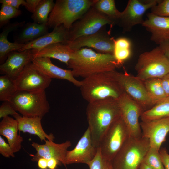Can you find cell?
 I'll return each instance as SVG.
<instances>
[{"label": "cell", "mask_w": 169, "mask_h": 169, "mask_svg": "<svg viewBox=\"0 0 169 169\" xmlns=\"http://www.w3.org/2000/svg\"><path fill=\"white\" fill-rule=\"evenodd\" d=\"M68 67L74 77L86 78L92 75L115 70L117 67L112 54H104L83 48L74 50Z\"/></svg>", "instance_id": "cell-1"}, {"label": "cell", "mask_w": 169, "mask_h": 169, "mask_svg": "<svg viewBox=\"0 0 169 169\" xmlns=\"http://www.w3.org/2000/svg\"><path fill=\"white\" fill-rule=\"evenodd\" d=\"M86 115L93 142L98 148L106 131L120 116L117 100L108 98L88 103Z\"/></svg>", "instance_id": "cell-2"}, {"label": "cell", "mask_w": 169, "mask_h": 169, "mask_svg": "<svg viewBox=\"0 0 169 169\" xmlns=\"http://www.w3.org/2000/svg\"><path fill=\"white\" fill-rule=\"evenodd\" d=\"M81 82V94L88 103L108 98L117 100L124 92L109 72L92 75Z\"/></svg>", "instance_id": "cell-3"}, {"label": "cell", "mask_w": 169, "mask_h": 169, "mask_svg": "<svg viewBox=\"0 0 169 169\" xmlns=\"http://www.w3.org/2000/svg\"><path fill=\"white\" fill-rule=\"evenodd\" d=\"M96 0H57L47 22L49 28L63 25L69 30L94 4Z\"/></svg>", "instance_id": "cell-4"}, {"label": "cell", "mask_w": 169, "mask_h": 169, "mask_svg": "<svg viewBox=\"0 0 169 169\" xmlns=\"http://www.w3.org/2000/svg\"><path fill=\"white\" fill-rule=\"evenodd\" d=\"M150 147L148 139L130 136L111 161L112 169H138Z\"/></svg>", "instance_id": "cell-5"}, {"label": "cell", "mask_w": 169, "mask_h": 169, "mask_svg": "<svg viewBox=\"0 0 169 169\" xmlns=\"http://www.w3.org/2000/svg\"><path fill=\"white\" fill-rule=\"evenodd\" d=\"M8 101L16 111L24 117L42 118L50 109L45 90H17Z\"/></svg>", "instance_id": "cell-6"}, {"label": "cell", "mask_w": 169, "mask_h": 169, "mask_svg": "<svg viewBox=\"0 0 169 169\" xmlns=\"http://www.w3.org/2000/svg\"><path fill=\"white\" fill-rule=\"evenodd\" d=\"M135 69L136 76L143 81L151 78L161 79L169 73V60L158 46L140 55Z\"/></svg>", "instance_id": "cell-7"}, {"label": "cell", "mask_w": 169, "mask_h": 169, "mask_svg": "<svg viewBox=\"0 0 169 169\" xmlns=\"http://www.w3.org/2000/svg\"><path fill=\"white\" fill-rule=\"evenodd\" d=\"M114 24L113 21L93 5L70 28L68 42L95 33L106 25Z\"/></svg>", "instance_id": "cell-8"}, {"label": "cell", "mask_w": 169, "mask_h": 169, "mask_svg": "<svg viewBox=\"0 0 169 169\" xmlns=\"http://www.w3.org/2000/svg\"><path fill=\"white\" fill-rule=\"evenodd\" d=\"M130 136L120 116L110 125L102 136L99 146L103 158L111 161Z\"/></svg>", "instance_id": "cell-9"}, {"label": "cell", "mask_w": 169, "mask_h": 169, "mask_svg": "<svg viewBox=\"0 0 169 169\" xmlns=\"http://www.w3.org/2000/svg\"><path fill=\"white\" fill-rule=\"evenodd\" d=\"M109 73L123 92L138 104L145 111L155 105L148 94L143 82L137 77L126 72L121 73L115 70Z\"/></svg>", "instance_id": "cell-10"}, {"label": "cell", "mask_w": 169, "mask_h": 169, "mask_svg": "<svg viewBox=\"0 0 169 169\" xmlns=\"http://www.w3.org/2000/svg\"><path fill=\"white\" fill-rule=\"evenodd\" d=\"M120 116L128 130L130 136H142L139 119L145 111L137 102L124 92L117 99Z\"/></svg>", "instance_id": "cell-11"}, {"label": "cell", "mask_w": 169, "mask_h": 169, "mask_svg": "<svg viewBox=\"0 0 169 169\" xmlns=\"http://www.w3.org/2000/svg\"><path fill=\"white\" fill-rule=\"evenodd\" d=\"M158 0H129L125 9L121 12L117 23L123 32L130 31L135 25L142 24L143 15L148 9L156 5Z\"/></svg>", "instance_id": "cell-12"}, {"label": "cell", "mask_w": 169, "mask_h": 169, "mask_svg": "<svg viewBox=\"0 0 169 169\" xmlns=\"http://www.w3.org/2000/svg\"><path fill=\"white\" fill-rule=\"evenodd\" d=\"M14 80L17 90L38 91L45 90L49 87L52 79L31 62Z\"/></svg>", "instance_id": "cell-13"}, {"label": "cell", "mask_w": 169, "mask_h": 169, "mask_svg": "<svg viewBox=\"0 0 169 169\" xmlns=\"http://www.w3.org/2000/svg\"><path fill=\"white\" fill-rule=\"evenodd\" d=\"M114 39L104 27L95 33L79 37L66 43L74 50L87 47L98 53L113 54Z\"/></svg>", "instance_id": "cell-14"}, {"label": "cell", "mask_w": 169, "mask_h": 169, "mask_svg": "<svg viewBox=\"0 0 169 169\" xmlns=\"http://www.w3.org/2000/svg\"><path fill=\"white\" fill-rule=\"evenodd\" d=\"M97 149L93 142L88 128L74 149L67 151L65 163L66 165L78 163L87 164L95 156Z\"/></svg>", "instance_id": "cell-15"}, {"label": "cell", "mask_w": 169, "mask_h": 169, "mask_svg": "<svg viewBox=\"0 0 169 169\" xmlns=\"http://www.w3.org/2000/svg\"><path fill=\"white\" fill-rule=\"evenodd\" d=\"M142 136L148 139L150 147L159 151L169 132V117L140 122Z\"/></svg>", "instance_id": "cell-16"}, {"label": "cell", "mask_w": 169, "mask_h": 169, "mask_svg": "<svg viewBox=\"0 0 169 169\" xmlns=\"http://www.w3.org/2000/svg\"><path fill=\"white\" fill-rule=\"evenodd\" d=\"M34 55L32 49L10 53L5 62L0 64V74L15 80L25 67L32 62Z\"/></svg>", "instance_id": "cell-17"}, {"label": "cell", "mask_w": 169, "mask_h": 169, "mask_svg": "<svg viewBox=\"0 0 169 169\" xmlns=\"http://www.w3.org/2000/svg\"><path fill=\"white\" fill-rule=\"evenodd\" d=\"M44 141L45 143L44 144L32 142L31 145L35 149L37 152L34 155H31L32 157L31 161L36 162L41 158L47 160L54 158L66 167L65 158L68 149L71 145V142L66 141L61 143L57 144L48 140Z\"/></svg>", "instance_id": "cell-18"}, {"label": "cell", "mask_w": 169, "mask_h": 169, "mask_svg": "<svg viewBox=\"0 0 169 169\" xmlns=\"http://www.w3.org/2000/svg\"><path fill=\"white\" fill-rule=\"evenodd\" d=\"M142 24L151 34L150 39L160 45L169 42V17L161 16L151 13Z\"/></svg>", "instance_id": "cell-19"}, {"label": "cell", "mask_w": 169, "mask_h": 169, "mask_svg": "<svg viewBox=\"0 0 169 169\" xmlns=\"http://www.w3.org/2000/svg\"><path fill=\"white\" fill-rule=\"evenodd\" d=\"M32 62L47 76L52 78L67 80L77 87H80L81 81L76 79L70 69H64L54 64L50 58L38 57L34 58Z\"/></svg>", "instance_id": "cell-20"}, {"label": "cell", "mask_w": 169, "mask_h": 169, "mask_svg": "<svg viewBox=\"0 0 169 169\" xmlns=\"http://www.w3.org/2000/svg\"><path fill=\"white\" fill-rule=\"evenodd\" d=\"M69 31L63 25L55 27L51 32L25 44L24 46L18 51L32 49L34 52H36L53 44L66 43L69 41Z\"/></svg>", "instance_id": "cell-21"}, {"label": "cell", "mask_w": 169, "mask_h": 169, "mask_svg": "<svg viewBox=\"0 0 169 169\" xmlns=\"http://www.w3.org/2000/svg\"><path fill=\"white\" fill-rule=\"evenodd\" d=\"M13 116L18 122L19 131L36 135L41 141H44L46 139L49 141H54V137L53 134L50 133L48 135L43 129L41 123L42 118L21 116L18 114Z\"/></svg>", "instance_id": "cell-22"}, {"label": "cell", "mask_w": 169, "mask_h": 169, "mask_svg": "<svg viewBox=\"0 0 169 169\" xmlns=\"http://www.w3.org/2000/svg\"><path fill=\"white\" fill-rule=\"evenodd\" d=\"M74 51L66 43H55L48 45L38 51H33L34 57L55 59L65 63L68 66L69 61L72 58Z\"/></svg>", "instance_id": "cell-23"}, {"label": "cell", "mask_w": 169, "mask_h": 169, "mask_svg": "<svg viewBox=\"0 0 169 169\" xmlns=\"http://www.w3.org/2000/svg\"><path fill=\"white\" fill-rule=\"evenodd\" d=\"M25 23L23 21L15 22L5 25L0 34V62L2 64L6 60L8 54L14 51H18L22 48L25 44L19 43L16 42H11L7 39L9 33L12 31H16Z\"/></svg>", "instance_id": "cell-24"}, {"label": "cell", "mask_w": 169, "mask_h": 169, "mask_svg": "<svg viewBox=\"0 0 169 169\" xmlns=\"http://www.w3.org/2000/svg\"><path fill=\"white\" fill-rule=\"evenodd\" d=\"M17 121L8 116L3 118L0 123V135L5 137L14 153L20 150L23 138L18 135Z\"/></svg>", "instance_id": "cell-25"}, {"label": "cell", "mask_w": 169, "mask_h": 169, "mask_svg": "<svg viewBox=\"0 0 169 169\" xmlns=\"http://www.w3.org/2000/svg\"><path fill=\"white\" fill-rule=\"evenodd\" d=\"M169 117V97L158 102L151 108L144 111L140 117L146 121Z\"/></svg>", "instance_id": "cell-26"}, {"label": "cell", "mask_w": 169, "mask_h": 169, "mask_svg": "<svg viewBox=\"0 0 169 169\" xmlns=\"http://www.w3.org/2000/svg\"><path fill=\"white\" fill-rule=\"evenodd\" d=\"M131 44L128 38L120 37L114 41L113 55L117 67L122 64L130 57Z\"/></svg>", "instance_id": "cell-27"}, {"label": "cell", "mask_w": 169, "mask_h": 169, "mask_svg": "<svg viewBox=\"0 0 169 169\" xmlns=\"http://www.w3.org/2000/svg\"><path fill=\"white\" fill-rule=\"evenodd\" d=\"M143 82L148 94L155 105L167 97L163 88L161 79L151 78Z\"/></svg>", "instance_id": "cell-28"}, {"label": "cell", "mask_w": 169, "mask_h": 169, "mask_svg": "<svg viewBox=\"0 0 169 169\" xmlns=\"http://www.w3.org/2000/svg\"><path fill=\"white\" fill-rule=\"evenodd\" d=\"M54 4L53 0H41L31 16L34 22L39 24L47 23Z\"/></svg>", "instance_id": "cell-29"}, {"label": "cell", "mask_w": 169, "mask_h": 169, "mask_svg": "<svg viewBox=\"0 0 169 169\" xmlns=\"http://www.w3.org/2000/svg\"><path fill=\"white\" fill-rule=\"evenodd\" d=\"M93 5L117 24L121 12L116 8L115 0H96Z\"/></svg>", "instance_id": "cell-30"}, {"label": "cell", "mask_w": 169, "mask_h": 169, "mask_svg": "<svg viewBox=\"0 0 169 169\" xmlns=\"http://www.w3.org/2000/svg\"><path fill=\"white\" fill-rule=\"evenodd\" d=\"M17 90L14 80L6 75L0 76L1 101H8Z\"/></svg>", "instance_id": "cell-31"}, {"label": "cell", "mask_w": 169, "mask_h": 169, "mask_svg": "<svg viewBox=\"0 0 169 169\" xmlns=\"http://www.w3.org/2000/svg\"><path fill=\"white\" fill-rule=\"evenodd\" d=\"M38 24L34 22L25 23L14 36V41L23 44L28 43L33 31Z\"/></svg>", "instance_id": "cell-32"}, {"label": "cell", "mask_w": 169, "mask_h": 169, "mask_svg": "<svg viewBox=\"0 0 169 169\" xmlns=\"http://www.w3.org/2000/svg\"><path fill=\"white\" fill-rule=\"evenodd\" d=\"M22 14V11L10 6L2 4L0 10V26L2 27L9 23L10 20Z\"/></svg>", "instance_id": "cell-33"}, {"label": "cell", "mask_w": 169, "mask_h": 169, "mask_svg": "<svg viewBox=\"0 0 169 169\" xmlns=\"http://www.w3.org/2000/svg\"><path fill=\"white\" fill-rule=\"evenodd\" d=\"M143 161L153 169H165L159 151L153 148L150 147Z\"/></svg>", "instance_id": "cell-34"}, {"label": "cell", "mask_w": 169, "mask_h": 169, "mask_svg": "<svg viewBox=\"0 0 169 169\" xmlns=\"http://www.w3.org/2000/svg\"><path fill=\"white\" fill-rule=\"evenodd\" d=\"M87 165L89 169H112L111 161L103 157L99 148L94 158Z\"/></svg>", "instance_id": "cell-35"}, {"label": "cell", "mask_w": 169, "mask_h": 169, "mask_svg": "<svg viewBox=\"0 0 169 169\" xmlns=\"http://www.w3.org/2000/svg\"><path fill=\"white\" fill-rule=\"evenodd\" d=\"M151 13L161 16L169 17V0H159L151 8Z\"/></svg>", "instance_id": "cell-36"}, {"label": "cell", "mask_w": 169, "mask_h": 169, "mask_svg": "<svg viewBox=\"0 0 169 169\" xmlns=\"http://www.w3.org/2000/svg\"><path fill=\"white\" fill-rule=\"evenodd\" d=\"M49 28L47 23L38 24L30 36L28 42L35 40L49 33Z\"/></svg>", "instance_id": "cell-37"}, {"label": "cell", "mask_w": 169, "mask_h": 169, "mask_svg": "<svg viewBox=\"0 0 169 169\" xmlns=\"http://www.w3.org/2000/svg\"><path fill=\"white\" fill-rule=\"evenodd\" d=\"M8 101L3 102L0 106V118H3L8 115H13L18 114Z\"/></svg>", "instance_id": "cell-38"}, {"label": "cell", "mask_w": 169, "mask_h": 169, "mask_svg": "<svg viewBox=\"0 0 169 169\" xmlns=\"http://www.w3.org/2000/svg\"><path fill=\"white\" fill-rule=\"evenodd\" d=\"M0 153L6 158H10L11 156L15 157L14 153L10 145L5 141L1 135L0 136Z\"/></svg>", "instance_id": "cell-39"}, {"label": "cell", "mask_w": 169, "mask_h": 169, "mask_svg": "<svg viewBox=\"0 0 169 169\" xmlns=\"http://www.w3.org/2000/svg\"><path fill=\"white\" fill-rule=\"evenodd\" d=\"M0 3L2 4L8 5L18 9H19L20 6H25L26 5V1L24 0H0Z\"/></svg>", "instance_id": "cell-40"}, {"label": "cell", "mask_w": 169, "mask_h": 169, "mask_svg": "<svg viewBox=\"0 0 169 169\" xmlns=\"http://www.w3.org/2000/svg\"><path fill=\"white\" fill-rule=\"evenodd\" d=\"M159 153L165 169H169V154L165 148H162Z\"/></svg>", "instance_id": "cell-41"}, {"label": "cell", "mask_w": 169, "mask_h": 169, "mask_svg": "<svg viewBox=\"0 0 169 169\" xmlns=\"http://www.w3.org/2000/svg\"><path fill=\"white\" fill-rule=\"evenodd\" d=\"M25 8L29 12L33 13L41 0H26Z\"/></svg>", "instance_id": "cell-42"}, {"label": "cell", "mask_w": 169, "mask_h": 169, "mask_svg": "<svg viewBox=\"0 0 169 169\" xmlns=\"http://www.w3.org/2000/svg\"><path fill=\"white\" fill-rule=\"evenodd\" d=\"M163 88L167 97H169V73L161 78Z\"/></svg>", "instance_id": "cell-43"}, {"label": "cell", "mask_w": 169, "mask_h": 169, "mask_svg": "<svg viewBox=\"0 0 169 169\" xmlns=\"http://www.w3.org/2000/svg\"><path fill=\"white\" fill-rule=\"evenodd\" d=\"M59 162L58 160L54 158L48 160V168L49 169H55Z\"/></svg>", "instance_id": "cell-44"}, {"label": "cell", "mask_w": 169, "mask_h": 169, "mask_svg": "<svg viewBox=\"0 0 169 169\" xmlns=\"http://www.w3.org/2000/svg\"><path fill=\"white\" fill-rule=\"evenodd\" d=\"M38 166L40 169H47V160L43 158H40L38 161Z\"/></svg>", "instance_id": "cell-45"}, {"label": "cell", "mask_w": 169, "mask_h": 169, "mask_svg": "<svg viewBox=\"0 0 169 169\" xmlns=\"http://www.w3.org/2000/svg\"><path fill=\"white\" fill-rule=\"evenodd\" d=\"M164 51L169 60V42H166L159 45Z\"/></svg>", "instance_id": "cell-46"}, {"label": "cell", "mask_w": 169, "mask_h": 169, "mask_svg": "<svg viewBox=\"0 0 169 169\" xmlns=\"http://www.w3.org/2000/svg\"><path fill=\"white\" fill-rule=\"evenodd\" d=\"M138 169H153L143 161L140 165Z\"/></svg>", "instance_id": "cell-47"}]
</instances>
